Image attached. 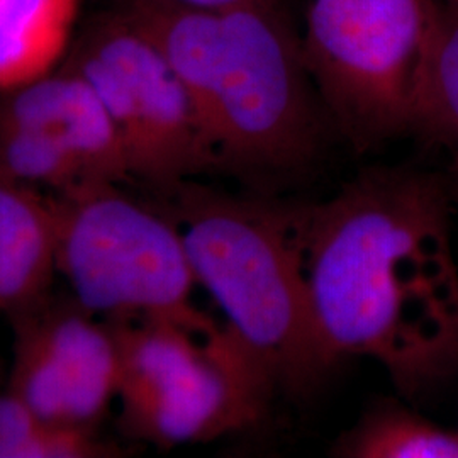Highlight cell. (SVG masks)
I'll list each match as a JSON object with an SVG mask.
<instances>
[{
  "instance_id": "6da1fadb",
  "label": "cell",
  "mask_w": 458,
  "mask_h": 458,
  "mask_svg": "<svg viewBox=\"0 0 458 458\" xmlns=\"http://www.w3.org/2000/svg\"><path fill=\"white\" fill-rule=\"evenodd\" d=\"M452 187L374 168L319 204L293 208L312 316L327 359L376 360L410 397L458 370Z\"/></svg>"
},
{
  "instance_id": "7a4b0ae2",
  "label": "cell",
  "mask_w": 458,
  "mask_h": 458,
  "mask_svg": "<svg viewBox=\"0 0 458 458\" xmlns=\"http://www.w3.org/2000/svg\"><path fill=\"white\" fill-rule=\"evenodd\" d=\"M181 79L214 166L246 177L314 162L329 123L285 7L114 0Z\"/></svg>"
},
{
  "instance_id": "3957f363",
  "label": "cell",
  "mask_w": 458,
  "mask_h": 458,
  "mask_svg": "<svg viewBox=\"0 0 458 458\" xmlns=\"http://www.w3.org/2000/svg\"><path fill=\"white\" fill-rule=\"evenodd\" d=\"M179 211L197 285L225 325L276 387L311 389L333 363L314 323L293 208L183 187Z\"/></svg>"
},
{
  "instance_id": "277c9868",
  "label": "cell",
  "mask_w": 458,
  "mask_h": 458,
  "mask_svg": "<svg viewBox=\"0 0 458 458\" xmlns=\"http://www.w3.org/2000/svg\"><path fill=\"white\" fill-rule=\"evenodd\" d=\"M124 418L162 446L208 442L260 421L277 389L226 325L141 319L114 331Z\"/></svg>"
},
{
  "instance_id": "5b68a950",
  "label": "cell",
  "mask_w": 458,
  "mask_h": 458,
  "mask_svg": "<svg viewBox=\"0 0 458 458\" xmlns=\"http://www.w3.org/2000/svg\"><path fill=\"white\" fill-rule=\"evenodd\" d=\"M443 0H306L299 34L329 123L359 151L411 131Z\"/></svg>"
},
{
  "instance_id": "8992f818",
  "label": "cell",
  "mask_w": 458,
  "mask_h": 458,
  "mask_svg": "<svg viewBox=\"0 0 458 458\" xmlns=\"http://www.w3.org/2000/svg\"><path fill=\"white\" fill-rule=\"evenodd\" d=\"M56 265L87 311L214 327L192 304L197 285L181 231L119 196L85 185L53 204Z\"/></svg>"
},
{
  "instance_id": "52a82bcc",
  "label": "cell",
  "mask_w": 458,
  "mask_h": 458,
  "mask_svg": "<svg viewBox=\"0 0 458 458\" xmlns=\"http://www.w3.org/2000/svg\"><path fill=\"white\" fill-rule=\"evenodd\" d=\"M64 66L98 92L123 141L132 179L174 189L214 166L192 102L162 51L119 11L98 17Z\"/></svg>"
},
{
  "instance_id": "ba28073f",
  "label": "cell",
  "mask_w": 458,
  "mask_h": 458,
  "mask_svg": "<svg viewBox=\"0 0 458 458\" xmlns=\"http://www.w3.org/2000/svg\"><path fill=\"white\" fill-rule=\"evenodd\" d=\"M0 98V121L47 132L79 162L89 185L132 179L114 123L79 72L62 66L47 79Z\"/></svg>"
},
{
  "instance_id": "9c48e42d",
  "label": "cell",
  "mask_w": 458,
  "mask_h": 458,
  "mask_svg": "<svg viewBox=\"0 0 458 458\" xmlns=\"http://www.w3.org/2000/svg\"><path fill=\"white\" fill-rule=\"evenodd\" d=\"M83 0H0V96L58 72L77 38Z\"/></svg>"
},
{
  "instance_id": "30bf717a",
  "label": "cell",
  "mask_w": 458,
  "mask_h": 458,
  "mask_svg": "<svg viewBox=\"0 0 458 458\" xmlns=\"http://www.w3.org/2000/svg\"><path fill=\"white\" fill-rule=\"evenodd\" d=\"M55 265L53 206L0 179V308L30 302L45 289Z\"/></svg>"
},
{
  "instance_id": "8fae6325",
  "label": "cell",
  "mask_w": 458,
  "mask_h": 458,
  "mask_svg": "<svg viewBox=\"0 0 458 458\" xmlns=\"http://www.w3.org/2000/svg\"><path fill=\"white\" fill-rule=\"evenodd\" d=\"M72 395V420L87 426L117 395L119 355L114 331H106L81 316H60L36 327Z\"/></svg>"
},
{
  "instance_id": "7c38bea8",
  "label": "cell",
  "mask_w": 458,
  "mask_h": 458,
  "mask_svg": "<svg viewBox=\"0 0 458 458\" xmlns=\"http://www.w3.org/2000/svg\"><path fill=\"white\" fill-rule=\"evenodd\" d=\"M411 131L458 151V5L443 2L421 66L411 111Z\"/></svg>"
},
{
  "instance_id": "4fadbf2b",
  "label": "cell",
  "mask_w": 458,
  "mask_h": 458,
  "mask_svg": "<svg viewBox=\"0 0 458 458\" xmlns=\"http://www.w3.org/2000/svg\"><path fill=\"white\" fill-rule=\"evenodd\" d=\"M336 452L353 458H458V433L399 406H380L344 435Z\"/></svg>"
},
{
  "instance_id": "5bb4252c",
  "label": "cell",
  "mask_w": 458,
  "mask_h": 458,
  "mask_svg": "<svg viewBox=\"0 0 458 458\" xmlns=\"http://www.w3.org/2000/svg\"><path fill=\"white\" fill-rule=\"evenodd\" d=\"M0 179L72 194L85 185L79 162L47 132L0 121Z\"/></svg>"
},
{
  "instance_id": "9a60e30c",
  "label": "cell",
  "mask_w": 458,
  "mask_h": 458,
  "mask_svg": "<svg viewBox=\"0 0 458 458\" xmlns=\"http://www.w3.org/2000/svg\"><path fill=\"white\" fill-rule=\"evenodd\" d=\"M51 423L16 395L0 397V458H39Z\"/></svg>"
},
{
  "instance_id": "2e32d148",
  "label": "cell",
  "mask_w": 458,
  "mask_h": 458,
  "mask_svg": "<svg viewBox=\"0 0 458 458\" xmlns=\"http://www.w3.org/2000/svg\"><path fill=\"white\" fill-rule=\"evenodd\" d=\"M166 4H177L197 9H228L238 5H276L285 7V0H158Z\"/></svg>"
},
{
  "instance_id": "e0dca14e",
  "label": "cell",
  "mask_w": 458,
  "mask_h": 458,
  "mask_svg": "<svg viewBox=\"0 0 458 458\" xmlns=\"http://www.w3.org/2000/svg\"><path fill=\"white\" fill-rule=\"evenodd\" d=\"M454 155V165H452V182H450V187H452V196L455 197L458 200V151L452 153Z\"/></svg>"
},
{
  "instance_id": "ac0fdd59",
  "label": "cell",
  "mask_w": 458,
  "mask_h": 458,
  "mask_svg": "<svg viewBox=\"0 0 458 458\" xmlns=\"http://www.w3.org/2000/svg\"><path fill=\"white\" fill-rule=\"evenodd\" d=\"M445 4H455V5H458V0H443Z\"/></svg>"
}]
</instances>
